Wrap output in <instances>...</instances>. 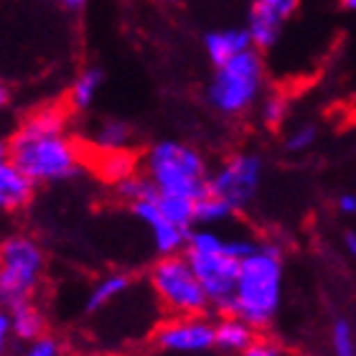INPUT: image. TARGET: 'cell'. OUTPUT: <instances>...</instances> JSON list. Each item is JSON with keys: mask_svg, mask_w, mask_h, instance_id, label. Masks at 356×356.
<instances>
[{"mask_svg": "<svg viewBox=\"0 0 356 356\" xmlns=\"http://www.w3.org/2000/svg\"><path fill=\"white\" fill-rule=\"evenodd\" d=\"M61 6L67 8V10H82L87 6V0H59Z\"/></svg>", "mask_w": 356, "mask_h": 356, "instance_id": "31", "label": "cell"}, {"mask_svg": "<svg viewBox=\"0 0 356 356\" xmlns=\"http://www.w3.org/2000/svg\"><path fill=\"white\" fill-rule=\"evenodd\" d=\"M46 252L36 237L13 232L0 245V298L6 305L33 300L44 285Z\"/></svg>", "mask_w": 356, "mask_h": 356, "instance_id": "6", "label": "cell"}, {"mask_svg": "<svg viewBox=\"0 0 356 356\" xmlns=\"http://www.w3.org/2000/svg\"><path fill=\"white\" fill-rule=\"evenodd\" d=\"M92 171L102 184L118 188L120 184H125L127 178L138 176L143 171V156L133 153L130 148L97 150L95 161H92Z\"/></svg>", "mask_w": 356, "mask_h": 356, "instance_id": "12", "label": "cell"}, {"mask_svg": "<svg viewBox=\"0 0 356 356\" xmlns=\"http://www.w3.org/2000/svg\"><path fill=\"white\" fill-rule=\"evenodd\" d=\"M204 49H207L209 61H211L214 67H222V64H227V61L239 56V54L254 49V44H252V36H250L247 26L245 29L232 26V29L209 31L207 36H204Z\"/></svg>", "mask_w": 356, "mask_h": 356, "instance_id": "13", "label": "cell"}, {"mask_svg": "<svg viewBox=\"0 0 356 356\" xmlns=\"http://www.w3.org/2000/svg\"><path fill=\"white\" fill-rule=\"evenodd\" d=\"M143 173L158 196L199 201L209 193V168L199 150L178 140H158L143 153Z\"/></svg>", "mask_w": 356, "mask_h": 356, "instance_id": "4", "label": "cell"}, {"mask_svg": "<svg viewBox=\"0 0 356 356\" xmlns=\"http://www.w3.org/2000/svg\"><path fill=\"white\" fill-rule=\"evenodd\" d=\"M282 29H285V18L277 10H273L260 0H252V8H250V15H247V31L252 36L254 49H260V51L273 49L280 41Z\"/></svg>", "mask_w": 356, "mask_h": 356, "instance_id": "14", "label": "cell"}, {"mask_svg": "<svg viewBox=\"0 0 356 356\" xmlns=\"http://www.w3.org/2000/svg\"><path fill=\"white\" fill-rule=\"evenodd\" d=\"M115 193H118V199H122L125 204H140V201H148V199H156L158 191L153 188V184L148 181V176L145 173H138V176L127 178L125 184H120L118 188H115Z\"/></svg>", "mask_w": 356, "mask_h": 356, "instance_id": "23", "label": "cell"}, {"mask_svg": "<svg viewBox=\"0 0 356 356\" xmlns=\"http://www.w3.org/2000/svg\"><path fill=\"white\" fill-rule=\"evenodd\" d=\"M239 356H288V354H285V349H282L275 339H270V336H257Z\"/></svg>", "mask_w": 356, "mask_h": 356, "instance_id": "26", "label": "cell"}, {"mask_svg": "<svg viewBox=\"0 0 356 356\" xmlns=\"http://www.w3.org/2000/svg\"><path fill=\"white\" fill-rule=\"evenodd\" d=\"M343 245H346L349 254L356 260V232H346V237H343Z\"/></svg>", "mask_w": 356, "mask_h": 356, "instance_id": "30", "label": "cell"}, {"mask_svg": "<svg viewBox=\"0 0 356 356\" xmlns=\"http://www.w3.org/2000/svg\"><path fill=\"white\" fill-rule=\"evenodd\" d=\"M6 158L36 184H61L82 173V145L69 135V107L44 104L29 112L6 140Z\"/></svg>", "mask_w": 356, "mask_h": 356, "instance_id": "1", "label": "cell"}, {"mask_svg": "<svg viewBox=\"0 0 356 356\" xmlns=\"http://www.w3.org/2000/svg\"><path fill=\"white\" fill-rule=\"evenodd\" d=\"M158 204L163 209V214L176 222L178 227L191 232L196 227V201L186 196H158Z\"/></svg>", "mask_w": 356, "mask_h": 356, "instance_id": "21", "label": "cell"}, {"mask_svg": "<svg viewBox=\"0 0 356 356\" xmlns=\"http://www.w3.org/2000/svg\"><path fill=\"white\" fill-rule=\"evenodd\" d=\"M282 250L277 242H254V247L242 257L237 277V290L229 313L245 318L257 331L275 321L282 303Z\"/></svg>", "mask_w": 356, "mask_h": 356, "instance_id": "3", "label": "cell"}, {"mask_svg": "<svg viewBox=\"0 0 356 356\" xmlns=\"http://www.w3.org/2000/svg\"><path fill=\"white\" fill-rule=\"evenodd\" d=\"M290 115V102L288 97L280 92H270L267 97H262L260 102V122L267 130H277V127L288 120Z\"/></svg>", "mask_w": 356, "mask_h": 356, "instance_id": "22", "label": "cell"}, {"mask_svg": "<svg viewBox=\"0 0 356 356\" xmlns=\"http://www.w3.org/2000/svg\"><path fill=\"white\" fill-rule=\"evenodd\" d=\"M316 140H318V127L298 125L296 130H290L288 138H285V150L293 153V156H300V153H308V150L316 145Z\"/></svg>", "mask_w": 356, "mask_h": 356, "instance_id": "25", "label": "cell"}, {"mask_svg": "<svg viewBox=\"0 0 356 356\" xmlns=\"http://www.w3.org/2000/svg\"><path fill=\"white\" fill-rule=\"evenodd\" d=\"M163 3H173V0H163Z\"/></svg>", "mask_w": 356, "mask_h": 356, "instance_id": "33", "label": "cell"}, {"mask_svg": "<svg viewBox=\"0 0 356 356\" xmlns=\"http://www.w3.org/2000/svg\"><path fill=\"white\" fill-rule=\"evenodd\" d=\"M168 354H201L216 346V323L201 316H168L156 326L153 339Z\"/></svg>", "mask_w": 356, "mask_h": 356, "instance_id": "9", "label": "cell"}, {"mask_svg": "<svg viewBox=\"0 0 356 356\" xmlns=\"http://www.w3.org/2000/svg\"><path fill=\"white\" fill-rule=\"evenodd\" d=\"M133 214L145 224V229L150 232V242H153V250H156L158 257H168V254L184 252L186 239H188V229L178 227L176 222H171L168 216L163 214V209L156 199L140 201V204H133Z\"/></svg>", "mask_w": 356, "mask_h": 356, "instance_id": "10", "label": "cell"}, {"mask_svg": "<svg viewBox=\"0 0 356 356\" xmlns=\"http://www.w3.org/2000/svg\"><path fill=\"white\" fill-rule=\"evenodd\" d=\"M331 349H334V356H356V339L349 321L343 318L334 321V328H331Z\"/></svg>", "mask_w": 356, "mask_h": 356, "instance_id": "24", "label": "cell"}, {"mask_svg": "<svg viewBox=\"0 0 356 356\" xmlns=\"http://www.w3.org/2000/svg\"><path fill=\"white\" fill-rule=\"evenodd\" d=\"M237 211L214 193H207L196 201V227H216V224H224Z\"/></svg>", "mask_w": 356, "mask_h": 356, "instance_id": "20", "label": "cell"}, {"mask_svg": "<svg viewBox=\"0 0 356 356\" xmlns=\"http://www.w3.org/2000/svg\"><path fill=\"white\" fill-rule=\"evenodd\" d=\"M262 184V158L257 153H232L209 173V193L224 199L234 211L252 204Z\"/></svg>", "mask_w": 356, "mask_h": 356, "instance_id": "8", "label": "cell"}, {"mask_svg": "<svg viewBox=\"0 0 356 356\" xmlns=\"http://www.w3.org/2000/svg\"><path fill=\"white\" fill-rule=\"evenodd\" d=\"M8 313H10V323H13V341L26 346V343H33L46 336V316L33 300L8 305Z\"/></svg>", "mask_w": 356, "mask_h": 356, "instance_id": "17", "label": "cell"}, {"mask_svg": "<svg viewBox=\"0 0 356 356\" xmlns=\"http://www.w3.org/2000/svg\"><path fill=\"white\" fill-rule=\"evenodd\" d=\"M336 207L341 214H356V196L354 193H341L339 201H336Z\"/></svg>", "mask_w": 356, "mask_h": 356, "instance_id": "29", "label": "cell"}, {"mask_svg": "<svg viewBox=\"0 0 356 356\" xmlns=\"http://www.w3.org/2000/svg\"><path fill=\"white\" fill-rule=\"evenodd\" d=\"M254 339H257V328L234 313H222V318L216 321V349L224 354L239 356Z\"/></svg>", "mask_w": 356, "mask_h": 356, "instance_id": "16", "label": "cell"}, {"mask_svg": "<svg viewBox=\"0 0 356 356\" xmlns=\"http://www.w3.org/2000/svg\"><path fill=\"white\" fill-rule=\"evenodd\" d=\"M18 356H61V343L54 336L46 334L44 339H38L33 343H26Z\"/></svg>", "mask_w": 356, "mask_h": 356, "instance_id": "27", "label": "cell"}, {"mask_svg": "<svg viewBox=\"0 0 356 356\" xmlns=\"http://www.w3.org/2000/svg\"><path fill=\"white\" fill-rule=\"evenodd\" d=\"M130 140H133V127L120 118L99 120L89 133V143L95 150H122L130 145Z\"/></svg>", "mask_w": 356, "mask_h": 356, "instance_id": "18", "label": "cell"}, {"mask_svg": "<svg viewBox=\"0 0 356 356\" xmlns=\"http://www.w3.org/2000/svg\"><path fill=\"white\" fill-rule=\"evenodd\" d=\"M8 339H13V323H10V313H0V343L6 346Z\"/></svg>", "mask_w": 356, "mask_h": 356, "instance_id": "28", "label": "cell"}, {"mask_svg": "<svg viewBox=\"0 0 356 356\" xmlns=\"http://www.w3.org/2000/svg\"><path fill=\"white\" fill-rule=\"evenodd\" d=\"M148 285L168 316H201L211 308L207 290L184 252L158 257L148 270Z\"/></svg>", "mask_w": 356, "mask_h": 356, "instance_id": "7", "label": "cell"}, {"mask_svg": "<svg viewBox=\"0 0 356 356\" xmlns=\"http://www.w3.org/2000/svg\"><path fill=\"white\" fill-rule=\"evenodd\" d=\"M135 280L130 273H120V270H115V273H107L104 277H99V280L92 285V290H89L87 296V303H84V311L87 313H99V311H107L112 303H118L120 298H125L130 290H133Z\"/></svg>", "mask_w": 356, "mask_h": 356, "instance_id": "15", "label": "cell"}, {"mask_svg": "<svg viewBox=\"0 0 356 356\" xmlns=\"http://www.w3.org/2000/svg\"><path fill=\"white\" fill-rule=\"evenodd\" d=\"M102 82H104L102 69H97V67L82 69V72L74 76L72 87H69V95H67L69 110H74V112L89 110V107L95 104L99 89H102Z\"/></svg>", "mask_w": 356, "mask_h": 356, "instance_id": "19", "label": "cell"}, {"mask_svg": "<svg viewBox=\"0 0 356 356\" xmlns=\"http://www.w3.org/2000/svg\"><path fill=\"white\" fill-rule=\"evenodd\" d=\"M341 3H343V8H346V10L356 13V0H341Z\"/></svg>", "mask_w": 356, "mask_h": 356, "instance_id": "32", "label": "cell"}, {"mask_svg": "<svg viewBox=\"0 0 356 356\" xmlns=\"http://www.w3.org/2000/svg\"><path fill=\"white\" fill-rule=\"evenodd\" d=\"M36 186V181L23 171L21 165H15L10 158H3V163H0V209L6 214H18L23 209H29Z\"/></svg>", "mask_w": 356, "mask_h": 356, "instance_id": "11", "label": "cell"}, {"mask_svg": "<svg viewBox=\"0 0 356 356\" xmlns=\"http://www.w3.org/2000/svg\"><path fill=\"white\" fill-rule=\"evenodd\" d=\"M265 92V61L260 49L239 54L222 67H214L209 79L207 102L224 118H239L262 102Z\"/></svg>", "mask_w": 356, "mask_h": 356, "instance_id": "5", "label": "cell"}, {"mask_svg": "<svg viewBox=\"0 0 356 356\" xmlns=\"http://www.w3.org/2000/svg\"><path fill=\"white\" fill-rule=\"evenodd\" d=\"M252 247L254 239L224 237L214 227H193L188 232L184 254L207 290L209 303L214 311L229 313L234 290H237L239 265Z\"/></svg>", "mask_w": 356, "mask_h": 356, "instance_id": "2", "label": "cell"}]
</instances>
